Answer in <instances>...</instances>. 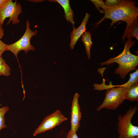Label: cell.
<instances>
[{
    "label": "cell",
    "mask_w": 138,
    "mask_h": 138,
    "mask_svg": "<svg viewBox=\"0 0 138 138\" xmlns=\"http://www.w3.org/2000/svg\"><path fill=\"white\" fill-rule=\"evenodd\" d=\"M0 95H1V94L0 93Z\"/></svg>",
    "instance_id": "cell-23"
},
{
    "label": "cell",
    "mask_w": 138,
    "mask_h": 138,
    "mask_svg": "<svg viewBox=\"0 0 138 138\" xmlns=\"http://www.w3.org/2000/svg\"><path fill=\"white\" fill-rule=\"evenodd\" d=\"M90 32L86 31L82 36L81 39L85 45L88 57L89 60L90 59V49L93 44Z\"/></svg>",
    "instance_id": "cell-13"
},
{
    "label": "cell",
    "mask_w": 138,
    "mask_h": 138,
    "mask_svg": "<svg viewBox=\"0 0 138 138\" xmlns=\"http://www.w3.org/2000/svg\"><path fill=\"white\" fill-rule=\"evenodd\" d=\"M9 109V107L7 106H4L0 108V131L2 129L7 127L5 124L4 116Z\"/></svg>",
    "instance_id": "cell-16"
},
{
    "label": "cell",
    "mask_w": 138,
    "mask_h": 138,
    "mask_svg": "<svg viewBox=\"0 0 138 138\" xmlns=\"http://www.w3.org/2000/svg\"><path fill=\"white\" fill-rule=\"evenodd\" d=\"M123 0H106L105 3L107 7H110L117 6Z\"/></svg>",
    "instance_id": "cell-18"
},
{
    "label": "cell",
    "mask_w": 138,
    "mask_h": 138,
    "mask_svg": "<svg viewBox=\"0 0 138 138\" xmlns=\"http://www.w3.org/2000/svg\"><path fill=\"white\" fill-rule=\"evenodd\" d=\"M95 6L96 8L101 13L105 14L103 11L107 8L105 2L102 0H91Z\"/></svg>",
    "instance_id": "cell-17"
},
{
    "label": "cell",
    "mask_w": 138,
    "mask_h": 138,
    "mask_svg": "<svg viewBox=\"0 0 138 138\" xmlns=\"http://www.w3.org/2000/svg\"><path fill=\"white\" fill-rule=\"evenodd\" d=\"M80 95L76 93L72 101L71 113V130L76 132L80 125V121L82 118L80 106L78 103V99Z\"/></svg>",
    "instance_id": "cell-8"
},
{
    "label": "cell",
    "mask_w": 138,
    "mask_h": 138,
    "mask_svg": "<svg viewBox=\"0 0 138 138\" xmlns=\"http://www.w3.org/2000/svg\"><path fill=\"white\" fill-rule=\"evenodd\" d=\"M22 12L20 4L16 1L13 2L11 0H6L3 6L0 8V21L3 25L7 18L9 19L7 24L12 21L13 24L18 23L20 20L18 19L19 15Z\"/></svg>",
    "instance_id": "cell-6"
},
{
    "label": "cell",
    "mask_w": 138,
    "mask_h": 138,
    "mask_svg": "<svg viewBox=\"0 0 138 138\" xmlns=\"http://www.w3.org/2000/svg\"><path fill=\"white\" fill-rule=\"evenodd\" d=\"M2 25L0 21V38H2L4 35V30L2 27Z\"/></svg>",
    "instance_id": "cell-21"
},
{
    "label": "cell",
    "mask_w": 138,
    "mask_h": 138,
    "mask_svg": "<svg viewBox=\"0 0 138 138\" xmlns=\"http://www.w3.org/2000/svg\"><path fill=\"white\" fill-rule=\"evenodd\" d=\"M133 37L138 40V19H135L128 28L125 30L122 38L124 40L125 37L128 38Z\"/></svg>",
    "instance_id": "cell-11"
},
{
    "label": "cell",
    "mask_w": 138,
    "mask_h": 138,
    "mask_svg": "<svg viewBox=\"0 0 138 138\" xmlns=\"http://www.w3.org/2000/svg\"><path fill=\"white\" fill-rule=\"evenodd\" d=\"M138 83L134 84L126 88L125 93V99L131 101L138 100Z\"/></svg>",
    "instance_id": "cell-12"
},
{
    "label": "cell",
    "mask_w": 138,
    "mask_h": 138,
    "mask_svg": "<svg viewBox=\"0 0 138 138\" xmlns=\"http://www.w3.org/2000/svg\"><path fill=\"white\" fill-rule=\"evenodd\" d=\"M135 41L132 39L128 38L122 52L118 56L111 58L109 60L101 62V65H108L114 62L117 63L119 66L116 70L114 73L119 74L123 79L130 71L136 70L138 65V56L131 53L130 49L134 45Z\"/></svg>",
    "instance_id": "cell-2"
},
{
    "label": "cell",
    "mask_w": 138,
    "mask_h": 138,
    "mask_svg": "<svg viewBox=\"0 0 138 138\" xmlns=\"http://www.w3.org/2000/svg\"><path fill=\"white\" fill-rule=\"evenodd\" d=\"M138 109L137 105L131 106L123 116L118 117L117 130L119 138H138V127L133 125L131 119Z\"/></svg>",
    "instance_id": "cell-3"
},
{
    "label": "cell",
    "mask_w": 138,
    "mask_h": 138,
    "mask_svg": "<svg viewBox=\"0 0 138 138\" xmlns=\"http://www.w3.org/2000/svg\"><path fill=\"white\" fill-rule=\"evenodd\" d=\"M135 1L123 0L117 6L112 7H107L103 11L105 15L99 21L97 22L95 28L106 18L112 20V26L120 20L125 21L126 23V30L133 21L138 18V7L135 6Z\"/></svg>",
    "instance_id": "cell-1"
},
{
    "label": "cell",
    "mask_w": 138,
    "mask_h": 138,
    "mask_svg": "<svg viewBox=\"0 0 138 138\" xmlns=\"http://www.w3.org/2000/svg\"><path fill=\"white\" fill-rule=\"evenodd\" d=\"M30 24L27 20L26 24V31L22 37L15 42L10 44H7V50L12 52L18 61L17 55L19 51L24 50L25 53L30 50L34 51V47L31 44L30 40L31 37L36 35L37 33L36 30L32 31L30 29Z\"/></svg>",
    "instance_id": "cell-5"
},
{
    "label": "cell",
    "mask_w": 138,
    "mask_h": 138,
    "mask_svg": "<svg viewBox=\"0 0 138 138\" xmlns=\"http://www.w3.org/2000/svg\"><path fill=\"white\" fill-rule=\"evenodd\" d=\"M130 78L126 83L121 85H117V87H123L125 88L129 87L134 84L138 83V69L132 73H130Z\"/></svg>",
    "instance_id": "cell-14"
},
{
    "label": "cell",
    "mask_w": 138,
    "mask_h": 138,
    "mask_svg": "<svg viewBox=\"0 0 138 138\" xmlns=\"http://www.w3.org/2000/svg\"><path fill=\"white\" fill-rule=\"evenodd\" d=\"M7 44L4 43L0 39V57H2L3 53L7 50Z\"/></svg>",
    "instance_id": "cell-19"
},
{
    "label": "cell",
    "mask_w": 138,
    "mask_h": 138,
    "mask_svg": "<svg viewBox=\"0 0 138 138\" xmlns=\"http://www.w3.org/2000/svg\"><path fill=\"white\" fill-rule=\"evenodd\" d=\"M67 118L64 116L59 110L46 116L33 133V136L51 130L63 122Z\"/></svg>",
    "instance_id": "cell-7"
},
{
    "label": "cell",
    "mask_w": 138,
    "mask_h": 138,
    "mask_svg": "<svg viewBox=\"0 0 138 138\" xmlns=\"http://www.w3.org/2000/svg\"><path fill=\"white\" fill-rule=\"evenodd\" d=\"M126 88L121 87H113L107 89L102 103L97 108L98 111L103 108L116 110L125 99Z\"/></svg>",
    "instance_id": "cell-4"
},
{
    "label": "cell",
    "mask_w": 138,
    "mask_h": 138,
    "mask_svg": "<svg viewBox=\"0 0 138 138\" xmlns=\"http://www.w3.org/2000/svg\"><path fill=\"white\" fill-rule=\"evenodd\" d=\"M48 1L52 2H56L63 7L65 13L64 16L67 20L71 23L74 27V13L72 9L69 0H51Z\"/></svg>",
    "instance_id": "cell-10"
},
{
    "label": "cell",
    "mask_w": 138,
    "mask_h": 138,
    "mask_svg": "<svg viewBox=\"0 0 138 138\" xmlns=\"http://www.w3.org/2000/svg\"><path fill=\"white\" fill-rule=\"evenodd\" d=\"M10 69L2 57H0V76H8L10 74Z\"/></svg>",
    "instance_id": "cell-15"
},
{
    "label": "cell",
    "mask_w": 138,
    "mask_h": 138,
    "mask_svg": "<svg viewBox=\"0 0 138 138\" xmlns=\"http://www.w3.org/2000/svg\"><path fill=\"white\" fill-rule=\"evenodd\" d=\"M66 138H78L76 132L70 130L68 132Z\"/></svg>",
    "instance_id": "cell-20"
},
{
    "label": "cell",
    "mask_w": 138,
    "mask_h": 138,
    "mask_svg": "<svg viewBox=\"0 0 138 138\" xmlns=\"http://www.w3.org/2000/svg\"><path fill=\"white\" fill-rule=\"evenodd\" d=\"M90 14L87 13L80 26L77 28L73 27V30L70 34L71 41L70 47L73 49L77 42L81 36L86 32V25L88 21Z\"/></svg>",
    "instance_id": "cell-9"
},
{
    "label": "cell",
    "mask_w": 138,
    "mask_h": 138,
    "mask_svg": "<svg viewBox=\"0 0 138 138\" xmlns=\"http://www.w3.org/2000/svg\"><path fill=\"white\" fill-rule=\"evenodd\" d=\"M6 0H0V8L3 5Z\"/></svg>",
    "instance_id": "cell-22"
}]
</instances>
